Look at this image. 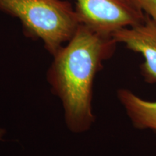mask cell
Segmentation results:
<instances>
[{
	"label": "cell",
	"mask_w": 156,
	"mask_h": 156,
	"mask_svg": "<svg viewBox=\"0 0 156 156\" xmlns=\"http://www.w3.org/2000/svg\"><path fill=\"white\" fill-rule=\"evenodd\" d=\"M5 129H4L0 128V140H2V139L3 136L5 135Z\"/></svg>",
	"instance_id": "52a82bcc"
},
{
	"label": "cell",
	"mask_w": 156,
	"mask_h": 156,
	"mask_svg": "<svg viewBox=\"0 0 156 156\" xmlns=\"http://www.w3.org/2000/svg\"><path fill=\"white\" fill-rule=\"evenodd\" d=\"M0 11L18 18L25 35L42 41L53 56L80 25L75 9L64 0H0Z\"/></svg>",
	"instance_id": "7a4b0ae2"
},
{
	"label": "cell",
	"mask_w": 156,
	"mask_h": 156,
	"mask_svg": "<svg viewBox=\"0 0 156 156\" xmlns=\"http://www.w3.org/2000/svg\"><path fill=\"white\" fill-rule=\"evenodd\" d=\"M112 38L143 56L140 72L144 80L156 85V22L147 15L143 23L115 32Z\"/></svg>",
	"instance_id": "277c9868"
},
{
	"label": "cell",
	"mask_w": 156,
	"mask_h": 156,
	"mask_svg": "<svg viewBox=\"0 0 156 156\" xmlns=\"http://www.w3.org/2000/svg\"><path fill=\"white\" fill-rule=\"evenodd\" d=\"M117 43L80 24L67 45L54 54L47 78L61 100L64 118L72 132L87 131L94 123L93 85L103 64L114 54Z\"/></svg>",
	"instance_id": "6da1fadb"
},
{
	"label": "cell",
	"mask_w": 156,
	"mask_h": 156,
	"mask_svg": "<svg viewBox=\"0 0 156 156\" xmlns=\"http://www.w3.org/2000/svg\"><path fill=\"white\" fill-rule=\"evenodd\" d=\"M117 97L134 127L156 134V101L145 100L126 88L119 89Z\"/></svg>",
	"instance_id": "5b68a950"
},
{
	"label": "cell",
	"mask_w": 156,
	"mask_h": 156,
	"mask_svg": "<svg viewBox=\"0 0 156 156\" xmlns=\"http://www.w3.org/2000/svg\"><path fill=\"white\" fill-rule=\"evenodd\" d=\"M145 15L156 22V0H132Z\"/></svg>",
	"instance_id": "8992f818"
},
{
	"label": "cell",
	"mask_w": 156,
	"mask_h": 156,
	"mask_svg": "<svg viewBox=\"0 0 156 156\" xmlns=\"http://www.w3.org/2000/svg\"><path fill=\"white\" fill-rule=\"evenodd\" d=\"M80 24L98 34L112 36L116 31L135 26L147 15L132 0H75Z\"/></svg>",
	"instance_id": "3957f363"
}]
</instances>
